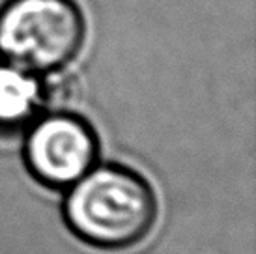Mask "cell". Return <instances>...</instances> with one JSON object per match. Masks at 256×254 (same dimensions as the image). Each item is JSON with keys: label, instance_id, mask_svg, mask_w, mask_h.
I'll return each instance as SVG.
<instances>
[{"label": "cell", "instance_id": "cell-1", "mask_svg": "<svg viewBox=\"0 0 256 254\" xmlns=\"http://www.w3.org/2000/svg\"><path fill=\"white\" fill-rule=\"evenodd\" d=\"M68 228L100 250H128L148 238L157 220V196L136 170L96 164L68 189L62 206Z\"/></svg>", "mask_w": 256, "mask_h": 254}, {"label": "cell", "instance_id": "cell-2", "mask_svg": "<svg viewBox=\"0 0 256 254\" xmlns=\"http://www.w3.org/2000/svg\"><path fill=\"white\" fill-rule=\"evenodd\" d=\"M84 40L77 0H6L0 6V58L34 75L62 71Z\"/></svg>", "mask_w": 256, "mask_h": 254}, {"label": "cell", "instance_id": "cell-3", "mask_svg": "<svg viewBox=\"0 0 256 254\" xmlns=\"http://www.w3.org/2000/svg\"><path fill=\"white\" fill-rule=\"evenodd\" d=\"M24 164L38 184L68 190L100 161V138L82 116L72 110L40 114L26 127Z\"/></svg>", "mask_w": 256, "mask_h": 254}, {"label": "cell", "instance_id": "cell-4", "mask_svg": "<svg viewBox=\"0 0 256 254\" xmlns=\"http://www.w3.org/2000/svg\"><path fill=\"white\" fill-rule=\"evenodd\" d=\"M45 108L43 82L0 58V136H12L32 124Z\"/></svg>", "mask_w": 256, "mask_h": 254}]
</instances>
